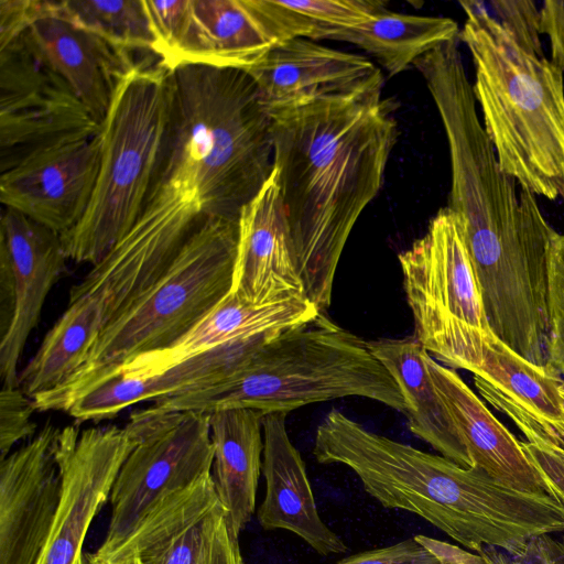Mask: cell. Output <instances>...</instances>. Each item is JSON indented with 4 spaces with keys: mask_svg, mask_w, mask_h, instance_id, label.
Returning <instances> with one entry per match:
<instances>
[{
    "mask_svg": "<svg viewBox=\"0 0 564 564\" xmlns=\"http://www.w3.org/2000/svg\"><path fill=\"white\" fill-rule=\"evenodd\" d=\"M165 132L129 232L181 249L212 219H239L273 171L272 119L243 69H167Z\"/></svg>",
    "mask_w": 564,
    "mask_h": 564,
    "instance_id": "6da1fadb",
    "label": "cell"
},
{
    "mask_svg": "<svg viewBox=\"0 0 564 564\" xmlns=\"http://www.w3.org/2000/svg\"><path fill=\"white\" fill-rule=\"evenodd\" d=\"M383 85L270 113L273 170L304 295L322 313L354 225L379 193L397 140Z\"/></svg>",
    "mask_w": 564,
    "mask_h": 564,
    "instance_id": "7a4b0ae2",
    "label": "cell"
},
{
    "mask_svg": "<svg viewBox=\"0 0 564 564\" xmlns=\"http://www.w3.org/2000/svg\"><path fill=\"white\" fill-rule=\"evenodd\" d=\"M313 455L351 469L384 508L414 513L477 554L490 546L512 556L552 521L547 494L506 487L477 467L373 433L335 409L316 429Z\"/></svg>",
    "mask_w": 564,
    "mask_h": 564,
    "instance_id": "3957f363",
    "label": "cell"
},
{
    "mask_svg": "<svg viewBox=\"0 0 564 564\" xmlns=\"http://www.w3.org/2000/svg\"><path fill=\"white\" fill-rule=\"evenodd\" d=\"M346 397H361L404 413V395L368 341L319 312L262 346L237 370L209 386L159 398L152 415L251 408L264 414Z\"/></svg>",
    "mask_w": 564,
    "mask_h": 564,
    "instance_id": "277c9868",
    "label": "cell"
},
{
    "mask_svg": "<svg viewBox=\"0 0 564 564\" xmlns=\"http://www.w3.org/2000/svg\"><path fill=\"white\" fill-rule=\"evenodd\" d=\"M473 91L500 170L554 200L564 191V72L523 51L482 2L460 1Z\"/></svg>",
    "mask_w": 564,
    "mask_h": 564,
    "instance_id": "5b68a950",
    "label": "cell"
},
{
    "mask_svg": "<svg viewBox=\"0 0 564 564\" xmlns=\"http://www.w3.org/2000/svg\"><path fill=\"white\" fill-rule=\"evenodd\" d=\"M238 219H212L191 236L156 282L97 338L61 386L33 397L37 411H64L129 359L170 347L231 290Z\"/></svg>",
    "mask_w": 564,
    "mask_h": 564,
    "instance_id": "8992f818",
    "label": "cell"
},
{
    "mask_svg": "<svg viewBox=\"0 0 564 564\" xmlns=\"http://www.w3.org/2000/svg\"><path fill=\"white\" fill-rule=\"evenodd\" d=\"M167 68L139 62L120 83L100 130L99 171L79 223L62 236L68 259L95 264L134 226L162 145Z\"/></svg>",
    "mask_w": 564,
    "mask_h": 564,
    "instance_id": "52a82bcc",
    "label": "cell"
},
{
    "mask_svg": "<svg viewBox=\"0 0 564 564\" xmlns=\"http://www.w3.org/2000/svg\"><path fill=\"white\" fill-rule=\"evenodd\" d=\"M398 260L413 337L445 367L475 372L496 335L458 216L441 208Z\"/></svg>",
    "mask_w": 564,
    "mask_h": 564,
    "instance_id": "ba28073f",
    "label": "cell"
},
{
    "mask_svg": "<svg viewBox=\"0 0 564 564\" xmlns=\"http://www.w3.org/2000/svg\"><path fill=\"white\" fill-rule=\"evenodd\" d=\"M138 443L122 464L111 494V517L99 550L119 542L163 497L212 474L208 413H131L124 426Z\"/></svg>",
    "mask_w": 564,
    "mask_h": 564,
    "instance_id": "9c48e42d",
    "label": "cell"
},
{
    "mask_svg": "<svg viewBox=\"0 0 564 564\" xmlns=\"http://www.w3.org/2000/svg\"><path fill=\"white\" fill-rule=\"evenodd\" d=\"M101 127L23 34L0 47V167L61 141L95 137Z\"/></svg>",
    "mask_w": 564,
    "mask_h": 564,
    "instance_id": "30bf717a",
    "label": "cell"
},
{
    "mask_svg": "<svg viewBox=\"0 0 564 564\" xmlns=\"http://www.w3.org/2000/svg\"><path fill=\"white\" fill-rule=\"evenodd\" d=\"M138 443L116 425L61 430L57 459L62 495L46 544L36 564H74L88 528L110 498L117 475Z\"/></svg>",
    "mask_w": 564,
    "mask_h": 564,
    "instance_id": "8fae6325",
    "label": "cell"
},
{
    "mask_svg": "<svg viewBox=\"0 0 564 564\" xmlns=\"http://www.w3.org/2000/svg\"><path fill=\"white\" fill-rule=\"evenodd\" d=\"M100 163V133L35 150L1 172L0 202L58 235L85 214Z\"/></svg>",
    "mask_w": 564,
    "mask_h": 564,
    "instance_id": "7c38bea8",
    "label": "cell"
},
{
    "mask_svg": "<svg viewBox=\"0 0 564 564\" xmlns=\"http://www.w3.org/2000/svg\"><path fill=\"white\" fill-rule=\"evenodd\" d=\"M61 430L44 426L0 464V564H36L62 495Z\"/></svg>",
    "mask_w": 564,
    "mask_h": 564,
    "instance_id": "4fadbf2b",
    "label": "cell"
},
{
    "mask_svg": "<svg viewBox=\"0 0 564 564\" xmlns=\"http://www.w3.org/2000/svg\"><path fill=\"white\" fill-rule=\"evenodd\" d=\"M297 37L278 0H189L180 65L248 69L275 45Z\"/></svg>",
    "mask_w": 564,
    "mask_h": 564,
    "instance_id": "5bb4252c",
    "label": "cell"
},
{
    "mask_svg": "<svg viewBox=\"0 0 564 564\" xmlns=\"http://www.w3.org/2000/svg\"><path fill=\"white\" fill-rule=\"evenodd\" d=\"M0 256L11 267L14 295L11 324L0 336V377L2 387H18L22 351L68 258L61 235L6 206L0 219Z\"/></svg>",
    "mask_w": 564,
    "mask_h": 564,
    "instance_id": "9a60e30c",
    "label": "cell"
},
{
    "mask_svg": "<svg viewBox=\"0 0 564 564\" xmlns=\"http://www.w3.org/2000/svg\"><path fill=\"white\" fill-rule=\"evenodd\" d=\"M246 72L269 115L314 99L383 85L381 72L367 57L306 37L275 45Z\"/></svg>",
    "mask_w": 564,
    "mask_h": 564,
    "instance_id": "2e32d148",
    "label": "cell"
},
{
    "mask_svg": "<svg viewBox=\"0 0 564 564\" xmlns=\"http://www.w3.org/2000/svg\"><path fill=\"white\" fill-rule=\"evenodd\" d=\"M225 519L212 474L174 491L150 508L130 532L85 560L104 563L138 556L144 564H202Z\"/></svg>",
    "mask_w": 564,
    "mask_h": 564,
    "instance_id": "e0dca14e",
    "label": "cell"
},
{
    "mask_svg": "<svg viewBox=\"0 0 564 564\" xmlns=\"http://www.w3.org/2000/svg\"><path fill=\"white\" fill-rule=\"evenodd\" d=\"M318 313L303 294L252 303L229 292L173 345L138 355L101 380L109 377L144 379L226 345L271 340L282 332L313 319Z\"/></svg>",
    "mask_w": 564,
    "mask_h": 564,
    "instance_id": "ac0fdd59",
    "label": "cell"
},
{
    "mask_svg": "<svg viewBox=\"0 0 564 564\" xmlns=\"http://www.w3.org/2000/svg\"><path fill=\"white\" fill-rule=\"evenodd\" d=\"M29 44L69 85L101 127L122 79L139 62L61 15L54 0L23 33Z\"/></svg>",
    "mask_w": 564,
    "mask_h": 564,
    "instance_id": "d6986e66",
    "label": "cell"
},
{
    "mask_svg": "<svg viewBox=\"0 0 564 564\" xmlns=\"http://www.w3.org/2000/svg\"><path fill=\"white\" fill-rule=\"evenodd\" d=\"M230 293L252 303L304 295L274 170L239 215Z\"/></svg>",
    "mask_w": 564,
    "mask_h": 564,
    "instance_id": "ffe728a7",
    "label": "cell"
},
{
    "mask_svg": "<svg viewBox=\"0 0 564 564\" xmlns=\"http://www.w3.org/2000/svg\"><path fill=\"white\" fill-rule=\"evenodd\" d=\"M286 414L268 413L262 420L265 492L259 524L264 530L290 531L321 555L344 554L348 546L318 513L304 460L286 431Z\"/></svg>",
    "mask_w": 564,
    "mask_h": 564,
    "instance_id": "44dd1931",
    "label": "cell"
},
{
    "mask_svg": "<svg viewBox=\"0 0 564 564\" xmlns=\"http://www.w3.org/2000/svg\"><path fill=\"white\" fill-rule=\"evenodd\" d=\"M427 367L456 424L471 467L484 470L506 487L531 494H549L521 441L490 412L460 376L438 364L431 355Z\"/></svg>",
    "mask_w": 564,
    "mask_h": 564,
    "instance_id": "7402d4cb",
    "label": "cell"
},
{
    "mask_svg": "<svg viewBox=\"0 0 564 564\" xmlns=\"http://www.w3.org/2000/svg\"><path fill=\"white\" fill-rule=\"evenodd\" d=\"M268 341L226 345L144 379L109 377L80 392L63 412L78 422L99 421L112 417L140 401L209 386L241 367Z\"/></svg>",
    "mask_w": 564,
    "mask_h": 564,
    "instance_id": "603a6c76",
    "label": "cell"
},
{
    "mask_svg": "<svg viewBox=\"0 0 564 564\" xmlns=\"http://www.w3.org/2000/svg\"><path fill=\"white\" fill-rule=\"evenodd\" d=\"M264 415L251 408L208 413L214 446L212 476L228 532L237 541L256 509L262 473Z\"/></svg>",
    "mask_w": 564,
    "mask_h": 564,
    "instance_id": "cb8c5ba5",
    "label": "cell"
},
{
    "mask_svg": "<svg viewBox=\"0 0 564 564\" xmlns=\"http://www.w3.org/2000/svg\"><path fill=\"white\" fill-rule=\"evenodd\" d=\"M372 354L399 384L409 430L442 456L463 467L471 460L427 367L429 352L412 336L368 341Z\"/></svg>",
    "mask_w": 564,
    "mask_h": 564,
    "instance_id": "d4e9b609",
    "label": "cell"
},
{
    "mask_svg": "<svg viewBox=\"0 0 564 564\" xmlns=\"http://www.w3.org/2000/svg\"><path fill=\"white\" fill-rule=\"evenodd\" d=\"M473 380L484 400L499 412L512 409L564 422V380L558 372L549 362L529 361L497 336Z\"/></svg>",
    "mask_w": 564,
    "mask_h": 564,
    "instance_id": "484cf974",
    "label": "cell"
},
{
    "mask_svg": "<svg viewBox=\"0 0 564 564\" xmlns=\"http://www.w3.org/2000/svg\"><path fill=\"white\" fill-rule=\"evenodd\" d=\"M459 32L456 21L451 18L384 9L354 28L325 32L319 40L355 44L372 55L392 77L440 45L458 39Z\"/></svg>",
    "mask_w": 564,
    "mask_h": 564,
    "instance_id": "4316f807",
    "label": "cell"
},
{
    "mask_svg": "<svg viewBox=\"0 0 564 564\" xmlns=\"http://www.w3.org/2000/svg\"><path fill=\"white\" fill-rule=\"evenodd\" d=\"M56 11L128 52L155 56V40L143 0H54Z\"/></svg>",
    "mask_w": 564,
    "mask_h": 564,
    "instance_id": "83f0119b",
    "label": "cell"
},
{
    "mask_svg": "<svg viewBox=\"0 0 564 564\" xmlns=\"http://www.w3.org/2000/svg\"><path fill=\"white\" fill-rule=\"evenodd\" d=\"M299 28L302 37L314 41L332 30L350 29L387 9L379 0L280 1Z\"/></svg>",
    "mask_w": 564,
    "mask_h": 564,
    "instance_id": "f1b7e54d",
    "label": "cell"
},
{
    "mask_svg": "<svg viewBox=\"0 0 564 564\" xmlns=\"http://www.w3.org/2000/svg\"><path fill=\"white\" fill-rule=\"evenodd\" d=\"M549 311L547 362L564 380V235L558 232L549 256Z\"/></svg>",
    "mask_w": 564,
    "mask_h": 564,
    "instance_id": "f546056e",
    "label": "cell"
},
{
    "mask_svg": "<svg viewBox=\"0 0 564 564\" xmlns=\"http://www.w3.org/2000/svg\"><path fill=\"white\" fill-rule=\"evenodd\" d=\"M143 2L155 40V56L169 69L184 36L189 0H143Z\"/></svg>",
    "mask_w": 564,
    "mask_h": 564,
    "instance_id": "4dcf8cb0",
    "label": "cell"
},
{
    "mask_svg": "<svg viewBox=\"0 0 564 564\" xmlns=\"http://www.w3.org/2000/svg\"><path fill=\"white\" fill-rule=\"evenodd\" d=\"M501 26L527 53L543 57L541 11L531 0H495L490 2Z\"/></svg>",
    "mask_w": 564,
    "mask_h": 564,
    "instance_id": "1f68e13d",
    "label": "cell"
},
{
    "mask_svg": "<svg viewBox=\"0 0 564 564\" xmlns=\"http://www.w3.org/2000/svg\"><path fill=\"white\" fill-rule=\"evenodd\" d=\"M35 405L19 387H2L0 393V460L4 459L13 446L32 436L36 423L31 417Z\"/></svg>",
    "mask_w": 564,
    "mask_h": 564,
    "instance_id": "d6a6232c",
    "label": "cell"
},
{
    "mask_svg": "<svg viewBox=\"0 0 564 564\" xmlns=\"http://www.w3.org/2000/svg\"><path fill=\"white\" fill-rule=\"evenodd\" d=\"M336 564H446L437 552L409 538L395 544L359 552Z\"/></svg>",
    "mask_w": 564,
    "mask_h": 564,
    "instance_id": "836d02e7",
    "label": "cell"
},
{
    "mask_svg": "<svg viewBox=\"0 0 564 564\" xmlns=\"http://www.w3.org/2000/svg\"><path fill=\"white\" fill-rule=\"evenodd\" d=\"M46 8V0H0V47L21 36Z\"/></svg>",
    "mask_w": 564,
    "mask_h": 564,
    "instance_id": "e575fe53",
    "label": "cell"
},
{
    "mask_svg": "<svg viewBox=\"0 0 564 564\" xmlns=\"http://www.w3.org/2000/svg\"><path fill=\"white\" fill-rule=\"evenodd\" d=\"M521 445L550 495L564 505V453L560 449L521 441Z\"/></svg>",
    "mask_w": 564,
    "mask_h": 564,
    "instance_id": "d590c367",
    "label": "cell"
},
{
    "mask_svg": "<svg viewBox=\"0 0 564 564\" xmlns=\"http://www.w3.org/2000/svg\"><path fill=\"white\" fill-rule=\"evenodd\" d=\"M541 11V32L551 46V62L564 72V0H545Z\"/></svg>",
    "mask_w": 564,
    "mask_h": 564,
    "instance_id": "8d00e7d4",
    "label": "cell"
},
{
    "mask_svg": "<svg viewBox=\"0 0 564 564\" xmlns=\"http://www.w3.org/2000/svg\"><path fill=\"white\" fill-rule=\"evenodd\" d=\"M202 564H245L238 541L230 536L225 519L215 532Z\"/></svg>",
    "mask_w": 564,
    "mask_h": 564,
    "instance_id": "74e56055",
    "label": "cell"
},
{
    "mask_svg": "<svg viewBox=\"0 0 564 564\" xmlns=\"http://www.w3.org/2000/svg\"><path fill=\"white\" fill-rule=\"evenodd\" d=\"M510 558V564H553L544 535L530 540L521 551Z\"/></svg>",
    "mask_w": 564,
    "mask_h": 564,
    "instance_id": "f35d334b",
    "label": "cell"
},
{
    "mask_svg": "<svg viewBox=\"0 0 564 564\" xmlns=\"http://www.w3.org/2000/svg\"><path fill=\"white\" fill-rule=\"evenodd\" d=\"M478 555L482 564H510V555L497 547H484Z\"/></svg>",
    "mask_w": 564,
    "mask_h": 564,
    "instance_id": "ab89813d",
    "label": "cell"
},
{
    "mask_svg": "<svg viewBox=\"0 0 564 564\" xmlns=\"http://www.w3.org/2000/svg\"><path fill=\"white\" fill-rule=\"evenodd\" d=\"M546 547L549 550L553 564H564V536L554 539L551 534L544 535Z\"/></svg>",
    "mask_w": 564,
    "mask_h": 564,
    "instance_id": "60d3db41",
    "label": "cell"
},
{
    "mask_svg": "<svg viewBox=\"0 0 564 564\" xmlns=\"http://www.w3.org/2000/svg\"><path fill=\"white\" fill-rule=\"evenodd\" d=\"M84 564H144L140 557L138 556H127L115 561L104 562V563H93L84 557Z\"/></svg>",
    "mask_w": 564,
    "mask_h": 564,
    "instance_id": "b9f144b4",
    "label": "cell"
},
{
    "mask_svg": "<svg viewBox=\"0 0 564 564\" xmlns=\"http://www.w3.org/2000/svg\"><path fill=\"white\" fill-rule=\"evenodd\" d=\"M542 445H543V444H542ZM552 447H554V446H552ZM555 448H557V447H555ZM557 449H560V448H557ZM560 451H561L562 453H564V451H562V449H560Z\"/></svg>",
    "mask_w": 564,
    "mask_h": 564,
    "instance_id": "7bdbcfd3",
    "label": "cell"
},
{
    "mask_svg": "<svg viewBox=\"0 0 564 564\" xmlns=\"http://www.w3.org/2000/svg\"><path fill=\"white\" fill-rule=\"evenodd\" d=\"M562 197L564 198V191H563V193H562Z\"/></svg>",
    "mask_w": 564,
    "mask_h": 564,
    "instance_id": "ee69618b",
    "label": "cell"
}]
</instances>
